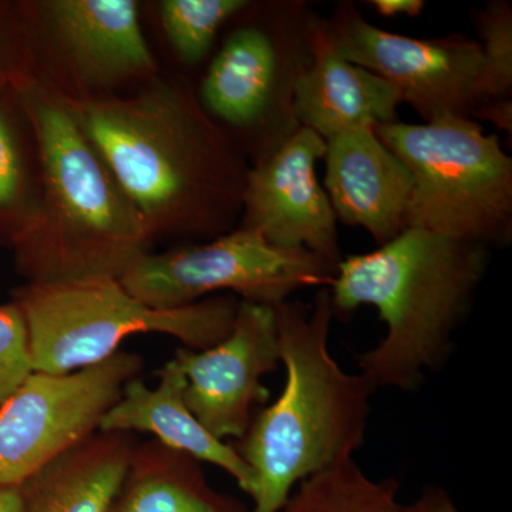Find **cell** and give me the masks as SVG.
<instances>
[{
	"instance_id": "6da1fadb",
	"label": "cell",
	"mask_w": 512,
	"mask_h": 512,
	"mask_svg": "<svg viewBox=\"0 0 512 512\" xmlns=\"http://www.w3.org/2000/svg\"><path fill=\"white\" fill-rule=\"evenodd\" d=\"M67 100L151 237L232 231L249 167L191 89L153 79L130 97Z\"/></svg>"
},
{
	"instance_id": "7a4b0ae2",
	"label": "cell",
	"mask_w": 512,
	"mask_h": 512,
	"mask_svg": "<svg viewBox=\"0 0 512 512\" xmlns=\"http://www.w3.org/2000/svg\"><path fill=\"white\" fill-rule=\"evenodd\" d=\"M39 147L42 190L32 227L13 245L26 284L120 279L150 254L137 208L80 127L66 93L33 72L13 77Z\"/></svg>"
},
{
	"instance_id": "3957f363",
	"label": "cell",
	"mask_w": 512,
	"mask_h": 512,
	"mask_svg": "<svg viewBox=\"0 0 512 512\" xmlns=\"http://www.w3.org/2000/svg\"><path fill=\"white\" fill-rule=\"evenodd\" d=\"M488 262L484 245L420 228L342 258L328 289L335 316L375 306L387 326L379 345L357 356L376 390L417 392L426 372L446 365Z\"/></svg>"
},
{
	"instance_id": "277c9868",
	"label": "cell",
	"mask_w": 512,
	"mask_h": 512,
	"mask_svg": "<svg viewBox=\"0 0 512 512\" xmlns=\"http://www.w3.org/2000/svg\"><path fill=\"white\" fill-rule=\"evenodd\" d=\"M279 363L285 386L255 414L235 450L254 474L249 512H278L296 485L355 456L365 443L376 389L362 373H348L329 352L335 318L328 289L312 305L274 306Z\"/></svg>"
},
{
	"instance_id": "5b68a950",
	"label": "cell",
	"mask_w": 512,
	"mask_h": 512,
	"mask_svg": "<svg viewBox=\"0 0 512 512\" xmlns=\"http://www.w3.org/2000/svg\"><path fill=\"white\" fill-rule=\"evenodd\" d=\"M12 296L28 328L33 370L46 373L97 365L137 333H163L184 348L210 349L231 332L239 303L218 296L184 308H151L116 278L26 284Z\"/></svg>"
},
{
	"instance_id": "8992f818",
	"label": "cell",
	"mask_w": 512,
	"mask_h": 512,
	"mask_svg": "<svg viewBox=\"0 0 512 512\" xmlns=\"http://www.w3.org/2000/svg\"><path fill=\"white\" fill-rule=\"evenodd\" d=\"M375 133L412 173L407 228L487 248L510 244L512 160L497 134L466 117L393 121Z\"/></svg>"
},
{
	"instance_id": "52a82bcc",
	"label": "cell",
	"mask_w": 512,
	"mask_h": 512,
	"mask_svg": "<svg viewBox=\"0 0 512 512\" xmlns=\"http://www.w3.org/2000/svg\"><path fill=\"white\" fill-rule=\"evenodd\" d=\"M336 268L303 249L271 244L239 227L204 244L144 255L121 276L130 295L157 309H178L229 291L242 301L276 306L299 289L330 286Z\"/></svg>"
},
{
	"instance_id": "ba28073f",
	"label": "cell",
	"mask_w": 512,
	"mask_h": 512,
	"mask_svg": "<svg viewBox=\"0 0 512 512\" xmlns=\"http://www.w3.org/2000/svg\"><path fill=\"white\" fill-rule=\"evenodd\" d=\"M143 357L114 353L69 373H32L0 404V487H16L100 431Z\"/></svg>"
},
{
	"instance_id": "9c48e42d",
	"label": "cell",
	"mask_w": 512,
	"mask_h": 512,
	"mask_svg": "<svg viewBox=\"0 0 512 512\" xmlns=\"http://www.w3.org/2000/svg\"><path fill=\"white\" fill-rule=\"evenodd\" d=\"M335 52L392 84L424 120L473 119L481 107L483 50L467 36L416 39L367 22L352 3L322 20Z\"/></svg>"
},
{
	"instance_id": "30bf717a",
	"label": "cell",
	"mask_w": 512,
	"mask_h": 512,
	"mask_svg": "<svg viewBox=\"0 0 512 512\" xmlns=\"http://www.w3.org/2000/svg\"><path fill=\"white\" fill-rule=\"evenodd\" d=\"M174 360L187 380L184 402L192 416L215 439L241 440L254 407L269 397L262 379L279 365L274 306L239 302L227 338L210 349L180 348Z\"/></svg>"
},
{
	"instance_id": "8fae6325",
	"label": "cell",
	"mask_w": 512,
	"mask_h": 512,
	"mask_svg": "<svg viewBox=\"0 0 512 512\" xmlns=\"http://www.w3.org/2000/svg\"><path fill=\"white\" fill-rule=\"evenodd\" d=\"M326 141L298 127L249 168L239 227L256 229L271 244L303 249L338 268L342 261L338 224L316 167Z\"/></svg>"
},
{
	"instance_id": "7c38bea8",
	"label": "cell",
	"mask_w": 512,
	"mask_h": 512,
	"mask_svg": "<svg viewBox=\"0 0 512 512\" xmlns=\"http://www.w3.org/2000/svg\"><path fill=\"white\" fill-rule=\"evenodd\" d=\"M29 22L37 28L30 35L45 39L76 84L72 97L104 96L157 72L134 0H46L33 6Z\"/></svg>"
},
{
	"instance_id": "4fadbf2b",
	"label": "cell",
	"mask_w": 512,
	"mask_h": 512,
	"mask_svg": "<svg viewBox=\"0 0 512 512\" xmlns=\"http://www.w3.org/2000/svg\"><path fill=\"white\" fill-rule=\"evenodd\" d=\"M311 20L303 19L288 36L259 25L234 30L202 80L207 113L237 128L259 126L276 111L295 121L293 84L311 57Z\"/></svg>"
},
{
	"instance_id": "5bb4252c",
	"label": "cell",
	"mask_w": 512,
	"mask_h": 512,
	"mask_svg": "<svg viewBox=\"0 0 512 512\" xmlns=\"http://www.w3.org/2000/svg\"><path fill=\"white\" fill-rule=\"evenodd\" d=\"M325 187L336 218L362 227L377 245L406 229L413 177L384 146L375 128H362L326 141Z\"/></svg>"
},
{
	"instance_id": "9a60e30c",
	"label": "cell",
	"mask_w": 512,
	"mask_h": 512,
	"mask_svg": "<svg viewBox=\"0 0 512 512\" xmlns=\"http://www.w3.org/2000/svg\"><path fill=\"white\" fill-rule=\"evenodd\" d=\"M309 45L311 57L293 84L292 116L299 127L328 141L399 121L400 93L382 77L335 52L320 19L311 20Z\"/></svg>"
},
{
	"instance_id": "2e32d148",
	"label": "cell",
	"mask_w": 512,
	"mask_h": 512,
	"mask_svg": "<svg viewBox=\"0 0 512 512\" xmlns=\"http://www.w3.org/2000/svg\"><path fill=\"white\" fill-rule=\"evenodd\" d=\"M185 386L183 370L173 357L158 372L156 387H148L140 377L126 384L119 402L101 420L100 431L153 434L154 440L165 447L227 471L239 488L251 495L254 488L251 468L235 447L215 439L192 416L184 402Z\"/></svg>"
},
{
	"instance_id": "e0dca14e",
	"label": "cell",
	"mask_w": 512,
	"mask_h": 512,
	"mask_svg": "<svg viewBox=\"0 0 512 512\" xmlns=\"http://www.w3.org/2000/svg\"><path fill=\"white\" fill-rule=\"evenodd\" d=\"M137 444L133 433L97 431L20 485L25 512L109 511Z\"/></svg>"
},
{
	"instance_id": "ac0fdd59",
	"label": "cell",
	"mask_w": 512,
	"mask_h": 512,
	"mask_svg": "<svg viewBox=\"0 0 512 512\" xmlns=\"http://www.w3.org/2000/svg\"><path fill=\"white\" fill-rule=\"evenodd\" d=\"M107 512H249L211 487L194 457L157 440L138 443Z\"/></svg>"
},
{
	"instance_id": "d6986e66",
	"label": "cell",
	"mask_w": 512,
	"mask_h": 512,
	"mask_svg": "<svg viewBox=\"0 0 512 512\" xmlns=\"http://www.w3.org/2000/svg\"><path fill=\"white\" fill-rule=\"evenodd\" d=\"M42 171L32 124L12 82L0 86V241L12 248L32 227Z\"/></svg>"
},
{
	"instance_id": "ffe728a7",
	"label": "cell",
	"mask_w": 512,
	"mask_h": 512,
	"mask_svg": "<svg viewBox=\"0 0 512 512\" xmlns=\"http://www.w3.org/2000/svg\"><path fill=\"white\" fill-rule=\"evenodd\" d=\"M399 490V481L372 480L349 458L296 485L278 512H406Z\"/></svg>"
},
{
	"instance_id": "44dd1931",
	"label": "cell",
	"mask_w": 512,
	"mask_h": 512,
	"mask_svg": "<svg viewBox=\"0 0 512 512\" xmlns=\"http://www.w3.org/2000/svg\"><path fill=\"white\" fill-rule=\"evenodd\" d=\"M249 5L247 0H164L160 18L175 55L197 64L210 53L222 26Z\"/></svg>"
},
{
	"instance_id": "7402d4cb",
	"label": "cell",
	"mask_w": 512,
	"mask_h": 512,
	"mask_svg": "<svg viewBox=\"0 0 512 512\" xmlns=\"http://www.w3.org/2000/svg\"><path fill=\"white\" fill-rule=\"evenodd\" d=\"M477 26L481 39H483V43H480L481 50H483V69H481L480 86H478L481 107L485 104L511 101V3H488L478 15Z\"/></svg>"
},
{
	"instance_id": "603a6c76",
	"label": "cell",
	"mask_w": 512,
	"mask_h": 512,
	"mask_svg": "<svg viewBox=\"0 0 512 512\" xmlns=\"http://www.w3.org/2000/svg\"><path fill=\"white\" fill-rule=\"evenodd\" d=\"M33 372L25 318L15 302L0 305V404Z\"/></svg>"
},
{
	"instance_id": "cb8c5ba5",
	"label": "cell",
	"mask_w": 512,
	"mask_h": 512,
	"mask_svg": "<svg viewBox=\"0 0 512 512\" xmlns=\"http://www.w3.org/2000/svg\"><path fill=\"white\" fill-rule=\"evenodd\" d=\"M406 512H461L453 498L440 487H427L414 503L406 505Z\"/></svg>"
},
{
	"instance_id": "d4e9b609",
	"label": "cell",
	"mask_w": 512,
	"mask_h": 512,
	"mask_svg": "<svg viewBox=\"0 0 512 512\" xmlns=\"http://www.w3.org/2000/svg\"><path fill=\"white\" fill-rule=\"evenodd\" d=\"M369 3L384 18H394L399 15L416 18L420 15L421 10L426 8V3L423 0H372Z\"/></svg>"
},
{
	"instance_id": "484cf974",
	"label": "cell",
	"mask_w": 512,
	"mask_h": 512,
	"mask_svg": "<svg viewBox=\"0 0 512 512\" xmlns=\"http://www.w3.org/2000/svg\"><path fill=\"white\" fill-rule=\"evenodd\" d=\"M477 119L493 121L495 126L511 133L512 130V104L511 101L485 104L477 111Z\"/></svg>"
},
{
	"instance_id": "4316f807",
	"label": "cell",
	"mask_w": 512,
	"mask_h": 512,
	"mask_svg": "<svg viewBox=\"0 0 512 512\" xmlns=\"http://www.w3.org/2000/svg\"><path fill=\"white\" fill-rule=\"evenodd\" d=\"M0 20L3 19L0 18ZM3 33H5V30L0 29V86L12 82L13 77L20 73L30 72L29 67L10 59L12 53L2 52V46L5 43Z\"/></svg>"
},
{
	"instance_id": "83f0119b",
	"label": "cell",
	"mask_w": 512,
	"mask_h": 512,
	"mask_svg": "<svg viewBox=\"0 0 512 512\" xmlns=\"http://www.w3.org/2000/svg\"><path fill=\"white\" fill-rule=\"evenodd\" d=\"M0 512H25L20 485L0 487Z\"/></svg>"
}]
</instances>
